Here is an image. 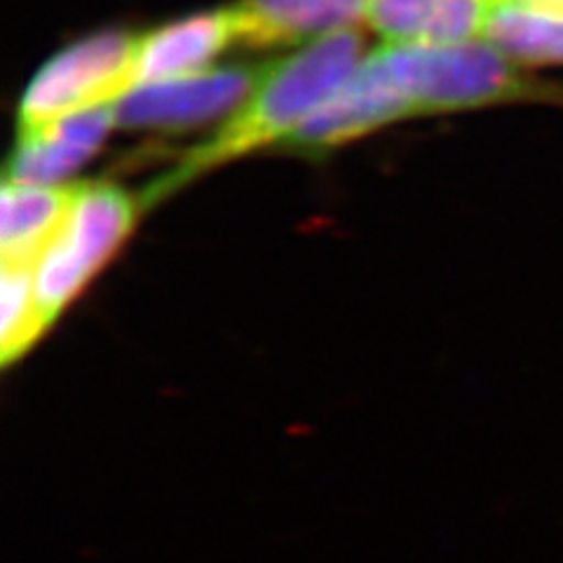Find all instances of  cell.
Listing matches in <instances>:
<instances>
[{
    "instance_id": "13",
    "label": "cell",
    "mask_w": 563,
    "mask_h": 563,
    "mask_svg": "<svg viewBox=\"0 0 563 563\" xmlns=\"http://www.w3.org/2000/svg\"><path fill=\"white\" fill-rule=\"evenodd\" d=\"M3 289V329H0V362L12 366L43 339L47 331L33 291V266L26 263H3L0 275Z\"/></svg>"
},
{
    "instance_id": "6",
    "label": "cell",
    "mask_w": 563,
    "mask_h": 563,
    "mask_svg": "<svg viewBox=\"0 0 563 563\" xmlns=\"http://www.w3.org/2000/svg\"><path fill=\"white\" fill-rule=\"evenodd\" d=\"M409 115H413L411 106L376 49L282 146L298 153H327Z\"/></svg>"
},
{
    "instance_id": "9",
    "label": "cell",
    "mask_w": 563,
    "mask_h": 563,
    "mask_svg": "<svg viewBox=\"0 0 563 563\" xmlns=\"http://www.w3.org/2000/svg\"><path fill=\"white\" fill-rule=\"evenodd\" d=\"M366 0H240L228 8L235 41L246 47L306 45L324 33L364 22Z\"/></svg>"
},
{
    "instance_id": "7",
    "label": "cell",
    "mask_w": 563,
    "mask_h": 563,
    "mask_svg": "<svg viewBox=\"0 0 563 563\" xmlns=\"http://www.w3.org/2000/svg\"><path fill=\"white\" fill-rule=\"evenodd\" d=\"M111 128H115L113 103H103L38 128L20 130L5 181L59 186L101 148Z\"/></svg>"
},
{
    "instance_id": "2",
    "label": "cell",
    "mask_w": 563,
    "mask_h": 563,
    "mask_svg": "<svg viewBox=\"0 0 563 563\" xmlns=\"http://www.w3.org/2000/svg\"><path fill=\"white\" fill-rule=\"evenodd\" d=\"M411 113H451L507 101H563L561 87L540 82L488 43L378 47Z\"/></svg>"
},
{
    "instance_id": "4",
    "label": "cell",
    "mask_w": 563,
    "mask_h": 563,
    "mask_svg": "<svg viewBox=\"0 0 563 563\" xmlns=\"http://www.w3.org/2000/svg\"><path fill=\"white\" fill-rule=\"evenodd\" d=\"M136 43L134 33L106 31L62 49L31 80L20 130L113 103L130 92Z\"/></svg>"
},
{
    "instance_id": "1",
    "label": "cell",
    "mask_w": 563,
    "mask_h": 563,
    "mask_svg": "<svg viewBox=\"0 0 563 563\" xmlns=\"http://www.w3.org/2000/svg\"><path fill=\"white\" fill-rule=\"evenodd\" d=\"M364 59V33L357 26L320 35L294 55L261 68L252 92L217 132L188 148L169 174L161 176L141 202L153 205L198 176L238 157L285 141L298 125L352 76Z\"/></svg>"
},
{
    "instance_id": "11",
    "label": "cell",
    "mask_w": 563,
    "mask_h": 563,
    "mask_svg": "<svg viewBox=\"0 0 563 563\" xmlns=\"http://www.w3.org/2000/svg\"><path fill=\"white\" fill-rule=\"evenodd\" d=\"M78 186L3 184V221H0V258L26 263L45 250L66 219Z\"/></svg>"
},
{
    "instance_id": "8",
    "label": "cell",
    "mask_w": 563,
    "mask_h": 563,
    "mask_svg": "<svg viewBox=\"0 0 563 563\" xmlns=\"http://www.w3.org/2000/svg\"><path fill=\"white\" fill-rule=\"evenodd\" d=\"M235 41L231 10L205 12L139 35L132 87L207 70Z\"/></svg>"
},
{
    "instance_id": "12",
    "label": "cell",
    "mask_w": 563,
    "mask_h": 563,
    "mask_svg": "<svg viewBox=\"0 0 563 563\" xmlns=\"http://www.w3.org/2000/svg\"><path fill=\"white\" fill-rule=\"evenodd\" d=\"M484 38L519 64H563V12L515 0H493Z\"/></svg>"
},
{
    "instance_id": "10",
    "label": "cell",
    "mask_w": 563,
    "mask_h": 563,
    "mask_svg": "<svg viewBox=\"0 0 563 563\" xmlns=\"http://www.w3.org/2000/svg\"><path fill=\"white\" fill-rule=\"evenodd\" d=\"M493 0H366L364 24L395 45H453L484 35Z\"/></svg>"
},
{
    "instance_id": "5",
    "label": "cell",
    "mask_w": 563,
    "mask_h": 563,
    "mask_svg": "<svg viewBox=\"0 0 563 563\" xmlns=\"http://www.w3.org/2000/svg\"><path fill=\"white\" fill-rule=\"evenodd\" d=\"M261 68L221 66L161 82L136 85L113 101L115 128L179 132L233 113L252 92Z\"/></svg>"
},
{
    "instance_id": "14",
    "label": "cell",
    "mask_w": 563,
    "mask_h": 563,
    "mask_svg": "<svg viewBox=\"0 0 563 563\" xmlns=\"http://www.w3.org/2000/svg\"><path fill=\"white\" fill-rule=\"evenodd\" d=\"M515 3H531V5H542V8H552L563 12V0H515Z\"/></svg>"
},
{
    "instance_id": "3",
    "label": "cell",
    "mask_w": 563,
    "mask_h": 563,
    "mask_svg": "<svg viewBox=\"0 0 563 563\" xmlns=\"http://www.w3.org/2000/svg\"><path fill=\"white\" fill-rule=\"evenodd\" d=\"M136 202L115 184H78L59 231L33 261V291L49 329L128 240Z\"/></svg>"
}]
</instances>
